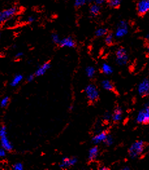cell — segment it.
Returning <instances> with one entry per match:
<instances>
[{
  "mask_svg": "<svg viewBox=\"0 0 149 170\" xmlns=\"http://www.w3.org/2000/svg\"><path fill=\"white\" fill-rule=\"evenodd\" d=\"M107 33H108V30L106 29L100 28L96 30V31L95 32V34L98 37H101V36H105L107 34Z\"/></svg>",
  "mask_w": 149,
  "mask_h": 170,
  "instance_id": "obj_21",
  "label": "cell"
},
{
  "mask_svg": "<svg viewBox=\"0 0 149 170\" xmlns=\"http://www.w3.org/2000/svg\"><path fill=\"white\" fill-rule=\"evenodd\" d=\"M6 150L4 148H0V157H4L6 155Z\"/></svg>",
  "mask_w": 149,
  "mask_h": 170,
  "instance_id": "obj_30",
  "label": "cell"
},
{
  "mask_svg": "<svg viewBox=\"0 0 149 170\" xmlns=\"http://www.w3.org/2000/svg\"><path fill=\"white\" fill-rule=\"evenodd\" d=\"M9 97H5L4 98H3L2 102H1V105L3 108H5L7 105V104H9Z\"/></svg>",
  "mask_w": 149,
  "mask_h": 170,
  "instance_id": "obj_27",
  "label": "cell"
},
{
  "mask_svg": "<svg viewBox=\"0 0 149 170\" xmlns=\"http://www.w3.org/2000/svg\"><path fill=\"white\" fill-rule=\"evenodd\" d=\"M50 68V64L49 63H45L43 65H42L40 68H39L35 73V75L37 76H41L42 75L44 74L46 71Z\"/></svg>",
  "mask_w": 149,
  "mask_h": 170,
  "instance_id": "obj_13",
  "label": "cell"
},
{
  "mask_svg": "<svg viewBox=\"0 0 149 170\" xmlns=\"http://www.w3.org/2000/svg\"><path fill=\"white\" fill-rule=\"evenodd\" d=\"M99 148H98L96 146L92 148L89 150L88 154V158L89 160L93 161L94 160H95L97 158L98 155H99Z\"/></svg>",
  "mask_w": 149,
  "mask_h": 170,
  "instance_id": "obj_14",
  "label": "cell"
},
{
  "mask_svg": "<svg viewBox=\"0 0 149 170\" xmlns=\"http://www.w3.org/2000/svg\"><path fill=\"white\" fill-rule=\"evenodd\" d=\"M23 55V54H22V53H17V54L16 55V57L17 58H20V57H21Z\"/></svg>",
  "mask_w": 149,
  "mask_h": 170,
  "instance_id": "obj_34",
  "label": "cell"
},
{
  "mask_svg": "<svg viewBox=\"0 0 149 170\" xmlns=\"http://www.w3.org/2000/svg\"><path fill=\"white\" fill-rule=\"evenodd\" d=\"M111 117H112L111 114L110 113H109L107 112L106 113H105V114H104V120H105V121H109V120H110L111 118Z\"/></svg>",
  "mask_w": 149,
  "mask_h": 170,
  "instance_id": "obj_29",
  "label": "cell"
},
{
  "mask_svg": "<svg viewBox=\"0 0 149 170\" xmlns=\"http://www.w3.org/2000/svg\"><path fill=\"white\" fill-rule=\"evenodd\" d=\"M100 169H103V170H106V169H108V168H105V167H102V168H100Z\"/></svg>",
  "mask_w": 149,
  "mask_h": 170,
  "instance_id": "obj_35",
  "label": "cell"
},
{
  "mask_svg": "<svg viewBox=\"0 0 149 170\" xmlns=\"http://www.w3.org/2000/svg\"><path fill=\"white\" fill-rule=\"evenodd\" d=\"M148 149H149V147H148Z\"/></svg>",
  "mask_w": 149,
  "mask_h": 170,
  "instance_id": "obj_41",
  "label": "cell"
},
{
  "mask_svg": "<svg viewBox=\"0 0 149 170\" xmlns=\"http://www.w3.org/2000/svg\"><path fill=\"white\" fill-rule=\"evenodd\" d=\"M138 13L144 14L149 11V0H139L137 5Z\"/></svg>",
  "mask_w": 149,
  "mask_h": 170,
  "instance_id": "obj_9",
  "label": "cell"
},
{
  "mask_svg": "<svg viewBox=\"0 0 149 170\" xmlns=\"http://www.w3.org/2000/svg\"><path fill=\"white\" fill-rule=\"evenodd\" d=\"M100 7L97 4H94L90 7V13L93 16H96L100 13Z\"/></svg>",
  "mask_w": 149,
  "mask_h": 170,
  "instance_id": "obj_18",
  "label": "cell"
},
{
  "mask_svg": "<svg viewBox=\"0 0 149 170\" xmlns=\"http://www.w3.org/2000/svg\"><path fill=\"white\" fill-rule=\"evenodd\" d=\"M23 169V165L21 163H17L13 166V169L14 170H22Z\"/></svg>",
  "mask_w": 149,
  "mask_h": 170,
  "instance_id": "obj_28",
  "label": "cell"
},
{
  "mask_svg": "<svg viewBox=\"0 0 149 170\" xmlns=\"http://www.w3.org/2000/svg\"><path fill=\"white\" fill-rule=\"evenodd\" d=\"M104 1L105 0H95L94 2L95 3V4H97V5H102V3H104Z\"/></svg>",
  "mask_w": 149,
  "mask_h": 170,
  "instance_id": "obj_32",
  "label": "cell"
},
{
  "mask_svg": "<svg viewBox=\"0 0 149 170\" xmlns=\"http://www.w3.org/2000/svg\"><path fill=\"white\" fill-rule=\"evenodd\" d=\"M136 121L140 124L149 123V103L144 105V108L139 111L136 117Z\"/></svg>",
  "mask_w": 149,
  "mask_h": 170,
  "instance_id": "obj_2",
  "label": "cell"
},
{
  "mask_svg": "<svg viewBox=\"0 0 149 170\" xmlns=\"http://www.w3.org/2000/svg\"><path fill=\"white\" fill-rule=\"evenodd\" d=\"M138 93L141 96L145 97L149 94V81L147 79L144 80L138 85Z\"/></svg>",
  "mask_w": 149,
  "mask_h": 170,
  "instance_id": "obj_8",
  "label": "cell"
},
{
  "mask_svg": "<svg viewBox=\"0 0 149 170\" xmlns=\"http://www.w3.org/2000/svg\"><path fill=\"white\" fill-rule=\"evenodd\" d=\"M123 117V111L122 109L119 108H117L115 111L114 113H113V115L111 117L112 120L115 122H119L121 119H122Z\"/></svg>",
  "mask_w": 149,
  "mask_h": 170,
  "instance_id": "obj_15",
  "label": "cell"
},
{
  "mask_svg": "<svg viewBox=\"0 0 149 170\" xmlns=\"http://www.w3.org/2000/svg\"><path fill=\"white\" fill-rule=\"evenodd\" d=\"M102 71L105 74H110L113 73V68L108 64H104L102 66Z\"/></svg>",
  "mask_w": 149,
  "mask_h": 170,
  "instance_id": "obj_16",
  "label": "cell"
},
{
  "mask_svg": "<svg viewBox=\"0 0 149 170\" xmlns=\"http://www.w3.org/2000/svg\"><path fill=\"white\" fill-rule=\"evenodd\" d=\"M109 5L113 8H117L120 5V0H109Z\"/></svg>",
  "mask_w": 149,
  "mask_h": 170,
  "instance_id": "obj_22",
  "label": "cell"
},
{
  "mask_svg": "<svg viewBox=\"0 0 149 170\" xmlns=\"http://www.w3.org/2000/svg\"><path fill=\"white\" fill-rule=\"evenodd\" d=\"M87 1V0H75L74 5L76 7H81L85 5Z\"/></svg>",
  "mask_w": 149,
  "mask_h": 170,
  "instance_id": "obj_23",
  "label": "cell"
},
{
  "mask_svg": "<svg viewBox=\"0 0 149 170\" xmlns=\"http://www.w3.org/2000/svg\"><path fill=\"white\" fill-rule=\"evenodd\" d=\"M18 12L17 7H12L0 12V23L5 22L8 19L11 18Z\"/></svg>",
  "mask_w": 149,
  "mask_h": 170,
  "instance_id": "obj_4",
  "label": "cell"
},
{
  "mask_svg": "<svg viewBox=\"0 0 149 170\" xmlns=\"http://www.w3.org/2000/svg\"><path fill=\"white\" fill-rule=\"evenodd\" d=\"M22 79H23V76H22V75L21 74H17V76H15L14 78H13V80H12V82H11V85L12 86H16V85H17L22 80Z\"/></svg>",
  "mask_w": 149,
  "mask_h": 170,
  "instance_id": "obj_20",
  "label": "cell"
},
{
  "mask_svg": "<svg viewBox=\"0 0 149 170\" xmlns=\"http://www.w3.org/2000/svg\"><path fill=\"white\" fill-rule=\"evenodd\" d=\"M35 20V18L34 16H29L28 18H27V22H29V23H33Z\"/></svg>",
  "mask_w": 149,
  "mask_h": 170,
  "instance_id": "obj_31",
  "label": "cell"
},
{
  "mask_svg": "<svg viewBox=\"0 0 149 170\" xmlns=\"http://www.w3.org/2000/svg\"><path fill=\"white\" fill-rule=\"evenodd\" d=\"M85 73L89 78H93L95 76V69L92 66H89L85 69Z\"/></svg>",
  "mask_w": 149,
  "mask_h": 170,
  "instance_id": "obj_19",
  "label": "cell"
},
{
  "mask_svg": "<svg viewBox=\"0 0 149 170\" xmlns=\"http://www.w3.org/2000/svg\"><path fill=\"white\" fill-rule=\"evenodd\" d=\"M0 1H1V0H0Z\"/></svg>",
  "mask_w": 149,
  "mask_h": 170,
  "instance_id": "obj_42",
  "label": "cell"
},
{
  "mask_svg": "<svg viewBox=\"0 0 149 170\" xmlns=\"http://www.w3.org/2000/svg\"><path fill=\"white\" fill-rule=\"evenodd\" d=\"M128 32V26L125 21H121L119 23L115 31V36L117 38L124 37Z\"/></svg>",
  "mask_w": 149,
  "mask_h": 170,
  "instance_id": "obj_7",
  "label": "cell"
},
{
  "mask_svg": "<svg viewBox=\"0 0 149 170\" xmlns=\"http://www.w3.org/2000/svg\"><path fill=\"white\" fill-rule=\"evenodd\" d=\"M146 38H147V39H149V33L146 36Z\"/></svg>",
  "mask_w": 149,
  "mask_h": 170,
  "instance_id": "obj_36",
  "label": "cell"
},
{
  "mask_svg": "<svg viewBox=\"0 0 149 170\" xmlns=\"http://www.w3.org/2000/svg\"><path fill=\"white\" fill-rule=\"evenodd\" d=\"M108 135L105 131L100 132L96 134L95 136L93 138V142L95 144H100L101 142H104L106 138Z\"/></svg>",
  "mask_w": 149,
  "mask_h": 170,
  "instance_id": "obj_12",
  "label": "cell"
},
{
  "mask_svg": "<svg viewBox=\"0 0 149 170\" xmlns=\"http://www.w3.org/2000/svg\"><path fill=\"white\" fill-rule=\"evenodd\" d=\"M85 92L86 95H87V98L90 101L94 102L97 100V98H99V91H98L95 85L93 84H90L86 87L85 89Z\"/></svg>",
  "mask_w": 149,
  "mask_h": 170,
  "instance_id": "obj_5",
  "label": "cell"
},
{
  "mask_svg": "<svg viewBox=\"0 0 149 170\" xmlns=\"http://www.w3.org/2000/svg\"><path fill=\"white\" fill-rule=\"evenodd\" d=\"M102 88L105 90L112 91L113 89V84H111V82L108 80H105L102 82Z\"/></svg>",
  "mask_w": 149,
  "mask_h": 170,
  "instance_id": "obj_17",
  "label": "cell"
},
{
  "mask_svg": "<svg viewBox=\"0 0 149 170\" xmlns=\"http://www.w3.org/2000/svg\"><path fill=\"white\" fill-rule=\"evenodd\" d=\"M77 163V159L75 157L73 158H67L65 157L62 160L61 163L59 165L61 168H66L71 167L72 166L75 165Z\"/></svg>",
  "mask_w": 149,
  "mask_h": 170,
  "instance_id": "obj_10",
  "label": "cell"
},
{
  "mask_svg": "<svg viewBox=\"0 0 149 170\" xmlns=\"http://www.w3.org/2000/svg\"><path fill=\"white\" fill-rule=\"evenodd\" d=\"M75 42L74 41V39L70 38H65L61 40H60L59 45L62 47H68V48H72L75 46Z\"/></svg>",
  "mask_w": 149,
  "mask_h": 170,
  "instance_id": "obj_11",
  "label": "cell"
},
{
  "mask_svg": "<svg viewBox=\"0 0 149 170\" xmlns=\"http://www.w3.org/2000/svg\"><path fill=\"white\" fill-rule=\"evenodd\" d=\"M33 79H34V75L31 74V75H29L28 78H27V80H28L29 82H31L32 80H33Z\"/></svg>",
  "mask_w": 149,
  "mask_h": 170,
  "instance_id": "obj_33",
  "label": "cell"
},
{
  "mask_svg": "<svg viewBox=\"0 0 149 170\" xmlns=\"http://www.w3.org/2000/svg\"><path fill=\"white\" fill-rule=\"evenodd\" d=\"M130 168H129L128 167H125L124 168H123V169H129Z\"/></svg>",
  "mask_w": 149,
  "mask_h": 170,
  "instance_id": "obj_37",
  "label": "cell"
},
{
  "mask_svg": "<svg viewBox=\"0 0 149 170\" xmlns=\"http://www.w3.org/2000/svg\"><path fill=\"white\" fill-rule=\"evenodd\" d=\"M87 1H89V2H94L95 0H87Z\"/></svg>",
  "mask_w": 149,
  "mask_h": 170,
  "instance_id": "obj_39",
  "label": "cell"
},
{
  "mask_svg": "<svg viewBox=\"0 0 149 170\" xmlns=\"http://www.w3.org/2000/svg\"><path fill=\"white\" fill-rule=\"evenodd\" d=\"M0 38H1V33H0Z\"/></svg>",
  "mask_w": 149,
  "mask_h": 170,
  "instance_id": "obj_40",
  "label": "cell"
},
{
  "mask_svg": "<svg viewBox=\"0 0 149 170\" xmlns=\"http://www.w3.org/2000/svg\"><path fill=\"white\" fill-rule=\"evenodd\" d=\"M147 51H148V53H149V44H148V45L147 47Z\"/></svg>",
  "mask_w": 149,
  "mask_h": 170,
  "instance_id": "obj_38",
  "label": "cell"
},
{
  "mask_svg": "<svg viewBox=\"0 0 149 170\" xmlns=\"http://www.w3.org/2000/svg\"><path fill=\"white\" fill-rule=\"evenodd\" d=\"M144 150V143L141 140L134 142L129 149V155L132 159H135L141 155Z\"/></svg>",
  "mask_w": 149,
  "mask_h": 170,
  "instance_id": "obj_1",
  "label": "cell"
},
{
  "mask_svg": "<svg viewBox=\"0 0 149 170\" xmlns=\"http://www.w3.org/2000/svg\"><path fill=\"white\" fill-rule=\"evenodd\" d=\"M105 42L108 45H111L113 42V36L112 34H108L107 36L105 37Z\"/></svg>",
  "mask_w": 149,
  "mask_h": 170,
  "instance_id": "obj_24",
  "label": "cell"
},
{
  "mask_svg": "<svg viewBox=\"0 0 149 170\" xmlns=\"http://www.w3.org/2000/svg\"><path fill=\"white\" fill-rule=\"evenodd\" d=\"M52 41L56 43H59L60 40H61L59 36V35L57 34H53L52 36Z\"/></svg>",
  "mask_w": 149,
  "mask_h": 170,
  "instance_id": "obj_26",
  "label": "cell"
},
{
  "mask_svg": "<svg viewBox=\"0 0 149 170\" xmlns=\"http://www.w3.org/2000/svg\"><path fill=\"white\" fill-rule=\"evenodd\" d=\"M0 137H1V144L2 148L7 151H11L13 149V146L7 135V129L5 127H2L0 129Z\"/></svg>",
  "mask_w": 149,
  "mask_h": 170,
  "instance_id": "obj_3",
  "label": "cell"
},
{
  "mask_svg": "<svg viewBox=\"0 0 149 170\" xmlns=\"http://www.w3.org/2000/svg\"><path fill=\"white\" fill-rule=\"evenodd\" d=\"M104 142V144L105 145H107L108 146H111L113 144V138L111 137V136H109V135H108L106 138H105V141Z\"/></svg>",
  "mask_w": 149,
  "mask_h": 170,
  "instance_id": "obj_25",
  "label": "cell"
},
{
  "mask_svg": "<svg viewBox=\"0 0 149 170\" xmlns=\"http://www.w3.org/2000/svg\"><path fill=\"white\" fill-rule=\"evenodd\" d=\"M128 55L126 51L123 48H120L116 52V62L120 65H124L128 62Z\"/></svg>",
  "mask_w": 149,
  "mask_h": 170,
  "instance_id": "obj_6",
  "label": "cell"
}]
</instances>
